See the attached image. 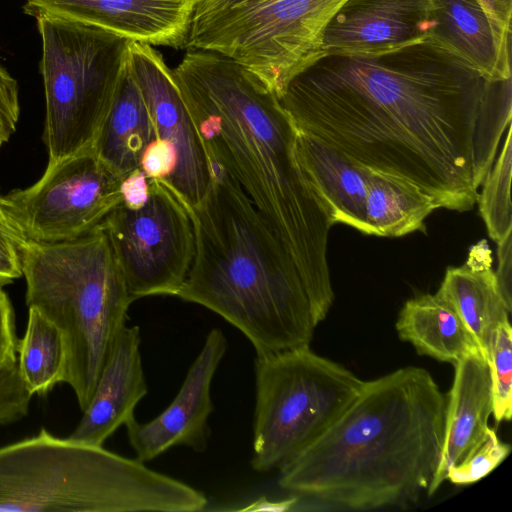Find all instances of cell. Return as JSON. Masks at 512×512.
<instances>
[{
    "label": "cell",
    "mask_w": 512,
    "mask_h": 512,
    "mask_svg": "<svg viewBox=\"0 0 512 512\" xmlns=\"http://www.w3.org/2000/svg\"><path fill=\"white\" fill-rule=\"evenodd\" d=\"M128 65L149 109L156 139L168 142L175 152L174 169L164 182L191 209L208 193L215 166L161 52L129 42Z\"/></svg>",
    "instance_id": "cell-13"
},
{
    "label": "cell",
    "mask_w": 512,
    "mask_h": 512,
    "mask_svg": "<svg viewBox=\"0 0 512 512\" xmlns=\"http://www.w3.org/2000/svg\"><path fill=\"white\" fill-rule=\"evenodd\" d=\"M197 0H26L25 13L53 14L105 29L130 42L186 49Z\"/></svg>",
    "instance_id": "cell-15"
},
{
    "label": "cell",
    "mask_w": 512,
    "mask_h": 512,
    "mask_svg": "<svg viewBox=\"0 0 512 512\" xmlns=\"http://www.w3.org/2000/svg\"><path fill=\"white\" fill-rule=\"evenodd\" d=\"M297 150L332 224L374 236L399 237L424 231L436 208L416 188L358 165L298 131Z\"/></svg>",
    "instance_id": "cell-11"
},
{
    "label": "cell",
    "mask_w": 512,
    "mask_h": 512,
    "mask_svg": "<svg viewBox=\"0 0 512 512\" xmlns=\"http://www.w3.org/2000/svg\"><path fill=\"white\" fill-rule=\"evenodd\" d=\"M436 294L458 314L487 360L493 333L511 312L491 267L490 253L480 261L470 253L466 264L449 267Z\"/></svg>",
    "instance_id": "cell-21"
},
{
    "label": "cell",
    "mask_w": 512,
    "mask_h": 512,
    "mask_svg": "<svg viewBox=\"0 0 512 512\" xmlns=\"http://www.w3.org/2000/svg\"><path fill=\"white\" fill-rule=\"evenodd\" d=\"M100 225L132 301L176 296L193 262L195 235L187 206L164 181L151 179L149 195L141 205L121 201Z\"/></svg>",
    "instance_id": "cell-10"
},
{
    "label": "cell",
    "mask_w": 512,
    "mask_h": 512,
    "mask_svg": "<svg viewBox=\"0 0 512 512\" xmlns=\"http://www.w3.org/2000/svg\"><path fill=\"white\" fill-rule=\"evenodd\" d=\"M511 235L498 243L499 264L495 272L500 292L507 304L512 309L511 302Z\"/></svg>",
    "instance_id": "cell-34"
},
{
    "label": "cell",
    "mask_w": 512,
    "mask_h": 512,
    "mask_svg": "<svg viewBox=\"0 0 512 512\" xmlns=\"http://www.w3.org/2000/svg\"><path fill=\"white\" fill-rule=\"evenodd\" d=\"M298 131L464 212L511 125V79L490 81L430 38L376 54L320 53L279 98Z\"/></svg>",
    "instance_id": "cell-1"
},
{
    "label": "cell",
    "mask_w": 512,
    "mask_h": 512,
    "mask_svg": "<svg viewBox=\"0 0 512 512\" xmlns=\"http://www.w3.org/2000/svg\"><path fill=\"white\" fill-rule=\"evenodd\" d=\"M17 346L13 307L0 286V369L17 361Z\"/></svg>",
    "instance_id": "cell-30"
},
{
    "label": "cell",
    "mask_w": 512,
    "mask_h": 512,
    "mask_svg": "<svg viewBox=\"0 0 512 512\" xmlns=\"http://www.w3.org/2000/svg\"><path fill=\"white\" fill-rule=\"evenodd\" d=\"M431 40L490 81L511 79L510 46L498 37L477 0H430Z\"/></svg>",
    "instance_id": "cell-19"
},
{
    "label": "cell",
    "mask_w": 512,
    "mask_h": 512,
    "mask_svg": "<svg viewBox=\"0 0 512 512\" xmlns=\"http://www.w3.org/2000/svg\"><path fill=\"white\" fill-rule=\"evenodd\" d=\"M19 115L18 83L0 64V146L8 142L15 132Z\"/></svg>",
    "instance_id": "cell-29"
},
{
    "label": "cell",
    "mask_w": 512,
    "mask_h": 512,
    "mask_svg": "<svg viewBox=\"0 0 512 512\" xmlns=\"http://www.w3.org/2000/svg\"><path fill=\"white\" fill-rule=\"evenodd\" d=\"M156 138L149 109L127 59L113 103L92 148L113 172L125 178L141 168L143 155Z\"/></svg>",
    "instance_id": "cell-20"
},
{
    "label": "cell",
    "mask_w": 512,
    "mask_h": 512,
    "mask_svg": "<svg viewBox=\"0 0 512 512\" xmlns=\"http://www.w3.org/2000/svg\"><path fill=\"white\" fill-rule=\"evenodd\" d=\"M510 451V445L502 442L489 427L482 440L458 464L450 467L446 480L456 485L475 483L498 467Z\"/></svg>",
    "instance_id": "cell-26"
},
{
    "label": "cell",
    "mask_w": 512,
    "mask_h": 512,
    "mask_svg": "<svg viewBox=\"0 0 512 512\" xmlns=\"http://www.w3.org/2000/svg\"><path fill=\"white\" fill-rule=\"evenodd\" d=\"M176 162L172 146L165 141L156 139L146 149L141 170L151 179L164 181L173 171Z\"/></svg>",
    "instance_id": "cell-31"
},
{
    "label": "cell",
    "mask_w": 512,
    "mask_h": 512,
    "mask_svg": "<svg viewBox=\"0 0 512 512\" xmlns=\"http://www.w3.org/2000/svg\"><path fill=\"white\" fill-rule=\"evenodd\" d=\"M172 70L212 164L249 197L313 300L329 312L334 292L327 245L333 224L302 167L298 130L279 98L215 53L187 50Z\"/></svg>",
    "instance_id": "cell-2"
},
{
    "label": "cell",
    "mask_w": 512,
    "mask_h": 512,
    "mask_svg": "<svg viewBox=\"0 0 512 512\" xmlns=\"http://www.w3.org/2000/svg\"><path fill=\"white\" fill-rule=\"evenodd\" d=\"M227 346L223 332L212 329L169 406L148 423H139L134 416L124 424L138 460L150 461L180 445L196 452L206 449L213 411L211 384Z\"/></svg>",
    "instance_id": "cell-14"
},
{
    "label": "cell",
    "mask_w": 512,
    "mask_h": 512,
    "mask_svg": "<svg viewBox=\"0 0 512 512\" xmlns=\"http://www.w3.org/2000/svg\"><path fill=\"white\" fill-rule=\"evenodd\" d=\"M430 0H346L327 24L321 53L376 54L428 38Z\"/></svg>",
    "instance_id": "cell-16"
},
{
    "label": "cell",
    "mask_w": 512,
    "mask_h": 512,
    "mask_svg": "<svg viewBox=\"0 0 512 512\" xmlns=\"http://www.w3.org/2000/svg\"><path fill=\"white\" fill-rule=\"evenodd\" d=\"M151 185L149 178L141 169L129 174L122 181V202L128 206H139L148 197Z\"/></svg>",
    "instance_id": "cell-33"
},
{
    "label": "cell",
    "mask_w": 512,
    "mask_h": 512,
    "mask_svg": "<svg viewBox=\"0 0 512 512\" xmlns=\"http://www.w3.org/2000/svg\"><path fill=\"white\" fill-rule=\"evenodd\" d=\"M22 273L28 308L38 310L62 335L64 382L83 411L133 302L110 240L101 225L73 240H28Z\"/></svg>",
    "instance_id": "cell-6"
},
{
    "label": "cell",
    "mask_w": 512,
    "mask_h": 512,
    "mask_svg": "<svg viewBox=\"0 0 512 512\" xmlns=\"http://www.w3.org/2000/svg\"><path fill=\"white\" fill-rule=\"evenodd\" d=\"M401 340L420 355L455 363L481 350L454 309L437 294H423L406 301L396 321ZM482 354V353H481Z\"/></svg>",
    "instance_id": "cell-22"
},
{
    "label": "cell",
    "mask_w": 512,
    "mask_h": 512,
    "mask_svg": "<svg viewBox=\"0 0 512 512\" xmlns=\"http://www.w3.org/2000/svg\"><path fill=\"white\" fill-rule=\"evenodd\" d=\"M487 362L490 368L493 416L497 423L512 417V328L509 320L493 333Z\"/></svg>",
    "instance_id": "cell-25"
},
{
    "label": "cell",
    "mask_w": 512,
    "mask_h": 512,
    "mask_svg": "<svg viewBox=\"0 0 512 512\" xmlns=\"http://www.w3.org/2000/svg\"><path fill=\"white\" fill-rule=\"evenodd\" d=\"M32 396L20 376L17 361L0 369V425L25 417Z\"/></svg>",
    "instance_id": "cell-28"
},
{
    "label": "cell",
    "mask_w": 512,
    "mask_h": 512,
    "mask_svg": "<svg viewBox=\"0 0 512 512\" xmlns=\"http://www.w3.org/2000/svg\"><path fill=\"white\" fill-rule=\"evenodd\" d=\"M28 309L26 332L18 340L17 363L27 390L44 395L65 380L66 350L59 329L38 310Z\"/></svg>",
    "instance_id": "cell-23"
},
{
    "label": "cell",
    "mask_w": 512,
    "mask_h": 512,
    "mask_svg": "<svg viewBox=\"0 0 512 512\" xmlns=\"http://www.w3.org/2000/svg\"><path fill=\"white\" fill-rule=\"evenodd\" d=\"M251 466L279 468L321 437L357 399L366 381L309 345L256 356Z\"/></svg>",
    "instance_id": "cell-9"
},
{
    "label": "cell",
    "mask_w": 512,
    "mask_h": 512,
    "mask_svg": "<svg viewBox=\"0 0 512 512\" xmlns=\"http://www.w3.org/2000/svg\"><path fill=\"white\" fill-rule=\"evenodd\" d=\"M137 325L119 331L99 374L94 393L69 439L102 446L148 393Z\"/></svg>",
    "instance_id": "cell-17"
},
{
    "label": "cell",
    "mask_w": 512,
    "mask_h": 512,
    "mask_svg": "<svg viewBox=\"0 0 512 512\" xmlns=\"http://www.w3.org/2000/svg\"><path fill=\"white\" fill-rule=\"evenodd\" d=\"M346 0H197L187 50L221 55L278 98L321 53L323 32Z\"/></svg>",
    "instance_id": "cell-8"
},
{
    "label": "cell",
    "mask_w": 512,
    "mask_h": 512,
    "mask_svg": "<svg viewBox=\"0 0 512 512\" xmlns=\"http://www.w3.org/2000/svg\"><path fill=\"white\" fill-rule=\"evenodd\" d=\"M445 407L435 380L420 367L366 381L321 437L278 468V483L334 509L415 501L438 467Z\"/></svg>",
    "instance_id": "cell-3"
},
{
    "label": "cell",
    "mask_w": 512,
    "mask_h": 512,
    "mask_svg": "<svg viewBox=\"0 0 512 512\" xmlns=\"http://www.w3.org/2000/svg\"><path fill=\"white\" fill-rule=\"evenodd\" d=\"M188 210L195 254L176 297L220 315L257 356L309 345L328 313L241 187L215 167L205 198Z\"/></svg>",
    "instance_id": "cell-4"
},
{
    "label": "cell",
    "mask_w": 512,
    "mask_h": 512,
    "mask_svg": "<svg viewBox=\"0 0 512 512\" xmlns=\"http://www.w3.org/2000/svg\"><path fill=\"white\" fill-rule=\"evenodd\" d=\"M207 504L201 491L137 458L45 429L0 447V511L196 512Z\"/></svg>",
    "instance_id": "cell-5"
},
{
    "label": "cell",
    "mask_w": 512,
    "mask_h": 512,
    "mask_svg": "<svg viewBox=\"0 0 512 512\" xmlns=\"http://www.w3.org/2000/svg\"><path fill=\"white\" fill-rule=\"evenodd\" d=\"M48 163L93 147L122 80L130 41L64 16L37 14Z\"/></svg>",
    "instance_id": "cell-7"
},
{
    "label": "cell",
    "mask_w": 512,
    "mask_h": 512,
    "mask_svg": "<svg viewBox=\"0 0 512 512\" xmlns=\"http://www.w3.org/2000/svg\"><path fill=\"white\" fill-rule=\"evenodd\" d=\"M28 240L11 219L0 195V286L23 275V248Z\"/></svg>",
    "instance_id": "cell-27"
},
{
    "label": "cell",
    "mask_w": 512,
    "mask_h": 512,
    "mask_svg": "<svg viewBox=\"0 0 512 512\" xmlns=\"http://www.w3.org/2000/svg\"><path fill=\"white\" fill-rule=\"evenodd\" d=\"M500 40L511 45L512 0H477Z\"/></svg>",
    "instance_id": "cell-32"
},
{
    "label": "cell",
    "mask_w": 512,
    "mask_h": 512,
    "mask_svg": "<svg viewBox=\"0 0 512 512\" xmlns=\"http://www.w3.org/2000/svg\"><path fill=\"white\" fill-rule=\"evenodd\" d=\"M511 125L508 127L502 150L485 176L478 194L480 214L489 236L498 244L511 235Z\"/></svg>",
    "instance_id": "cell-24"
},
{
    "label": "cell",
    "mask_w": 512,
    "mask_h": 512,
    "mask_svg": "<svg viewBox=\"0 0 512 512\" xmlns=\"http://www.w3.org/2000/svg\"><path fill=\"white\" fill-rule=\"evenodd\" d=\"M453 365L454 379L445 407L440 460L427 490L428 496L446 480L450 467L458 464L482 440L493 412L490 368L483 355L469 354Z\"/></svg>",
    "instance_id": "cell-18"
},
{
    "label": "cell",
    "mask_w": 512,
    "mask_h": 512,
    "mask_svg": "<svg viewBox=\"0 0 512 512\" xmlns=\"http://www.w3.org/2000/svg\"><path fill=\"white\" fill-rule=\"evenodd\" d=\"M298 499L296 497L285 499L282 501L271 502L267 500H259L250 504L246 508H242L244 511H287L290 510Z\"/></svg>",
    "instance_id": "cell-35"
},
{
    "label": "cell",
    "mask_w": 512,
    "mask_h": 512,
    "mask_svg": "<svg viewBox=\"0 0 512 512\" xmlns=\"http://www.w3.org/2000/svg\"><path fill=\"white\" fill-rule=\"evenodd\" d=\"M122 181L90 148L48 163L35 184L3 196V205L27 240H73L99 226L122 201Z\"/></svg>",
    "instance_id": "cell-12"
}]
</instances>
